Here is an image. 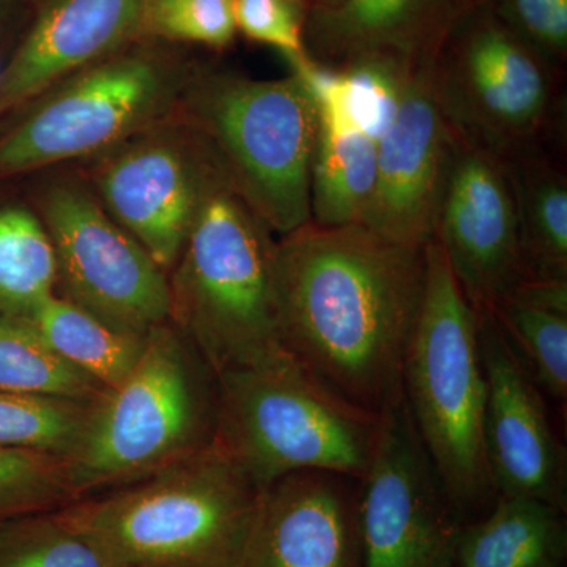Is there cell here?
Masks as SVG:
<instances>
[{
    "label": "cell",
    "mask_w": 567,
    "mask_h": 567,
    "mask_svg": "<svg viewBox=\"0 0 567 567\" xmlns=\"http://www.w3.org/2000/svg\"><path fill=\"white\" fill-rule=\"evenodd\" d=\"M425 275V246L393 244L361 224H305L276 244L282 349L331 393L382 415L402 398Z\"/></svg>",
    "instance_id": "1"
},
{
    "label": "cell",
    "mask_w": 567,
    "mask_h": 567,
    "mask_svg": "<svg viewBox=\"0 0 567 567\" xmlns=\"http://www.w3.org/2000/svg\"><path fill=\"white\" fill-rule=\"evenodd\" d=\"M262 488L218 443L59 513L117 567H244Z\"/></svg>",
    "instance_id": "2"
},
{
    "label": "cell",
    "mask_w": 567,
    "mask_h": 567,
    "mask_svg": "<svg viewBox=\"0 0 567 567\" xmlns=\"http://www.w3.org/2000/svg\"><path fill=\"white\" fill-rule=\"evenodd\" d=\"M218 379L173 323L153 328L133 371L96 402L66 458L78 499L128 486L216 439Z\"/></svg>",
    "instance_id": "3"
},
{
    "label": "cell",
    "mask_w": 567,
    "mask_h": 567,
    "mask_svg": "<svg viewBox=\"0 0 567 567\" xmlns=\"http://www.w3.org/2000/svg\"><path fill=\"white\" fill-rule=\"evenodd\" d=\"M270 234L221 181L205 196L174 265L171 323L216 377L289 358L279 339Z\"/></svg>",
    "instance_id": "4"
},
{
    "label": "cell",
    "mask_w": 567,
    "mask_h": 567,
    "mask_svg": "<svg viewBox=\"0 0 567 567\" xmlns=\"http://www.w3.org/2000/svg\"><path fill=\"white\" fill-rule=\"evenodd\" d=\"M415 330L402 365V395L451 502L468 522L494 505L484 451L487 382L480 315L435 240Z\"/></svg>",
    "instance_id": "5"
},
{
    "label": "cell",
    "mask_w": 567,
    "mask_h": 567,
    "mask_svg": "<svg viewBox=\"0 0 567 567\" xmlns=\"http://www.w3.org/2000/svg\"><path fill=\"white\" fill-rule=\"evenodd\" d=\"M216 379V443L262 491L301 472L363 480L380 415L331 393L290 357Z\"/></svg>",
    "instance_id": "6"
},
{
    "label": "cell",
    "mask_w": 567,
    "mask_h": 567,
    "mask_svg": "<svg viewBox=\"0 0 567 567\" xmlns=\"http://www.w3.org/2000/svg\"><path fill=\"white\" fill-rule=\"evenodd\" d=\"M197 112L224 182L271 233L284 237L311 221L319 106L297 73L276 81L213 74Z\"/></svg>",
    "instance_id": "7"
},
{
    "label": "cell",
    "mask_w": 567,
    "mask_h": 567,
    "mask_svg": "<svg viewBox=\"0 0 567 567\" xmlns=\"http://www.w3.org/2000/svg\"><path fill=\"white\" fill-rule=\"evenodd\" d=\"M427 71L436 103L458 140L506 162L548 152L563 71L477 0L447 33Z\"/></svg>",
    "instance_id": "8"
},
{
    "label": "cell",
    "mask_w": 567,
    "mask_h": 567,
    "mask_svg": "<svg viewBox=\"0 0 567 567\" xmlns=\"http://www.w3.org/2000/svg\"><path fill=\"white\" fill-rule=\"evenodd\" d=\"M354 498L360 567H453L466 524L417 435L404 395L380 415Z\"/></svg>",
    "instance_id": "9"
},
{
    "label": "cell",
    "mask_w": 567,
    "mask_h": 567,
    "mask_svg": "<svg viewBox=\"0 0 567 567\" xmlns=\"http://www.w3.org/2000/svg\"><path fill=\"white\" fill-rule=\"evenodd\" d=\"M47 226L66 300L123 333L147 336L171 322L166 275L89 197L71 189L52 193Z\"/></svg>",
    "instance_id": "10"
},
{
    "label": "cell",
    "mask_w": 567,
    "mask_h": 567,
    "mask_svg": "<svg viewBox=\"0 0 567 567\" xmlns=\"http://www.w3.org/2000/svg\"><path fill=\"white\" fill-rule=\"evenodd\" d=\"M166 93V76L152 59L136 55L95 66L0 142V175L107 147L155 114Z\"/></svg>",
    "instance_id": "11"
},
{
    "label": "cell",
    "mask_w": 567,
    "mask_h": 567,
    "mask_svg": "<svg viewBox=\"0 0 567 567\" xmlns=\"http://www.w3.org/2000/svg\"><path fill=\"white\" fill-rule=\"evenodd\" d=\"M434 240L477 309L492 308L524 281L516 189L506 159L457 137Z\"/></svg>",
    "instance_id": "12"
},
{
    "label": "cell",
    "mask_w": 567,
    "mask_h": 567,
    "mask_svg": "<svg viewBox=\"0 0 567 567\" xmlns=\"http://www.w3.org/2000/svg\"><path fill=\"white\" fill-rule=\"evenodd\" d=\"M477 315L487 382L484 451L495 494L535 496L566 511V450L551 429L543 391L491 309Z\"/></svg>",
    "instance_id": "13"
},
{
    "label": "cell",
    "mask_w": 567,
    "mask_h": 567,
    "mask_svg": "<svg viewBox=\"0 0 567 567\" xmlns=\"http://www.w3.org/2000/svg\"><path fill=\"white\" fill-rule=\"evenodd\" d=\"M456 145L427 66H421L406 82L398 114L377 144L374 193L361 226L393 244H431Z\"/></svg>",
    "instance_id": "14"
},
{
    "label": "cell",
    "mask_w": 567,
    "mask_h": 567,
    "mask_svg": "<svg viewBox=\"0 0 567 567\" xmlns=\"http://www.w3.org/2000/svg\"><path fill=\"white\" fill-rule=\"evenodd\" d=\"M349 481L301 472L265 488L244 567H360Z\"/></svg>",
    "instance_id": "15"
},
{
    "label": "cell",
    "mask_w": 567,
    "mask_h": 567,
    "mask_svg": "<svg viewBox=\"0 0 567 567\" xmlns=\"http://www.w3.org/2000/svg\"><path fill=\"white\" fill-rule=\"evenodd\" d=\"M476 0H338L309 10L306 52L341 69L363 58H390L412 70L427 66L458 18Z\"/></svg>",
    "instance_id": "16"
},
{
    "label": "cell",
    "mask_w": 567,
    "mask_h": 567,
    "mask_svg": "<svg viewBox=\"0 0 567 567\" xmlns=\"http://www.w3.org/2000/svg\"><path fill=\"white\" fill-rule=\"evenodd\" d=\"M221 181H205L167 145H147L107 167L102 192L122 229L166 271L177 264L205 196Z\"/></svg>",
    "instance_id": "17"
},
{
    "label": "cell",
    "mask_w": 567,
    "mask_h": 567,
    "mask_svg": "<svg viewBox=\"0 0 567 567\" xmlns=\"http://www.w3.org/2000/svg\"><path fill=\"white\" fill-rule=\"evenodd\" d=\"M145 0H51L6 73L0 107L22 102L63 74L102 58L140 31Z\"/></svg>",
    "instance_id": "18"
},
{
    "label": "cell",
    "mask_w": 567,
    "mask_h": 567,
    "mask_svg": "<svg viewBox=\"0 0 567 567\" xmlns=\"http://www.w3.org/2000/svg\"><path fill=\"white\" fill-rule=\"evenodd\" d=\"M565 511L535 496H496L487 516L466 522L453 567H561Z\"/></svg>",
    "instance_id": "19"
},
{
    "label": "cell",
    "mask_w": 567,
    "mask_h": 567,
    "mask_svg": "<svg viewBox=\"0 0 567 567\" xmlns=\"http://www.w3.org/2000/svg\"><path fill=\"white\" fill-rule=\"evenodd\" d=\"M319 133L311 163V223L323 227L361 224L374 193L377 141L328 99L315 96Z\"/></svg>",
    "instance_id": "20"
},
{
    "label": "cell",
    "mask_w": 567,
    "mask_h": 567,
    "mask_svg": "<svg viewBox=\"0 0 567 567\" xmlns=\"http://www.w3.org/2000/svg\"><path fill=\"white\" fill-rule=\"evenodd\" d=\"M509 163L525 279L567 282V178L548 152Z\"/></svg>",
    "instance_id": "21"
},
{
    "label": "cell",
    "mask_w": 567,
    "mask_h": 567,
    "mask_svg": "<svg viewBox=\"0 0 567 567\" xmlns=\"http://www.w3.org/2000/svg\"><path fill=\"white\" fill-rule=\"evenodd\" d=\"M63 360L107 390L133 371L147 336L123 333L66 298L52 293L24 317Z\"/></svg>",
    "instance_id": "22"
},
{
    "label": "cell",
    "mask_w": 567,
    "mask_h": 567,
    "mask_svg": "<svg viewBox=\"0 0 567 567\" xmlns=\"http://www.w3.org/2000/svg\"><path fill=\"white\" fill-rule=\"evenodd\" d=\"M107 391L54 352L24 317L0 316V393L99 401Z\"/></svg>",
    "instance_id": "23"
},
{
    "label": "cell",
    "mask_w": 567,
    "mask_h": 567,
    "mask_svg": "<svg viewBox=\"0 0 567 567\" xmlns=\"http://www.w3.org/2000/svg\"><path fill=\"white\" fill-rule=\"evenodd\" d=\"M58 284L50 234L31 213L0 210V316L25 317Z\"/></svg>",
    "instance_id": "24"
},
{
    "label": "cell",
    "mask_w": 567,
    "mask_h": 567,
    "mask_svg": "<svg viewBox=\"0 0 567 567\" xmlns=\"http://www.w3.org/2000/svg\"><path fill=\"white\" fill-rule=\"evenodd\" d=\"M99 401L0 393V447L35 451L66 461L80 445Z\"/></svg>",
    "instance_id": "25"
},
{
    "label": "cell",
    "mask_w": 567,
    "mask_h": 567,
    "mask_svg": "<svg viewBox=\"0 0 567 567\" xmlns=\"http://www.w3.org/2000/svg\"><path fill=\"white\" fill-rule=\"evenodd\" d=\"M0 567H117L55 511L0 524Z\"/></svg>",
    "instance_id": "26"
},
{
    "label": "cell",
    "mask_w": 567,
    "mask_h": 567,
    "mask_svg": "<svg viewBox=\"0 0 567 567\" xmlns=\"http://www.w3.org/2000/svg\"><path fill=\"white\" fill-rule=\"evenodd\" d=\"M540 391L567 395V315L503 298L488 308Z\"/></svg>",
    "instance_id": "27"
},
{
    "label": "cell",
    "mask_w": 567,
    "mask_h": 567,
    "mask_svg": "<svg viewBox=\"0 0 567 567\" xmlns=\"http://www.w3.org/2000/svg\"><path fill=\"white\" fill-rule=\"evenodd\" d=\"M65 458L0 447V524L76 502Z\"/></svg>",
    "instance_id": "28"
},
{
    "label": "cell",
    "mask_w": 567,
    "mask_h": 567,
    "mask_svg": "<svg viewBox=\"0 0 567 567\" xmlns=\"http://www.w3.org/2000/svg\"><path fill=\"white\" fill-rule=\"evenodd\" d=\"M141 29L223 50L238 32L235 0H145Z\"/></svg>",
    "instance_id": "29"
},
{
    "label": "cell",
    "mask_w": 567,
    "mask_h": 567,
    "mask_svg": "<svg viewBox=\"0 0 567 567\" xmlns=\"http://www.w3.org/2000/svg\"><path fill=\"white\" fill-rule=\"evenodd\" d=\"M555 69L567 61V0H477Z\"/></svg>",
    "instance_id": "30"
},
{
    "label": "cell",
    "mask_w": 567,
    "mask_h": 567,
    "mask_svg": "<svg viewBox=\"0 0 567 567\" xmlns=\"http://www.w3.org/2000/svg\"><path fill=\"white\" fill-rule=\"evenodd\" d=\"M308 14L305 0H235L237 31L281 51L289 61L309 58L305 43Z\"/></svg>",
    "instance_id": "31"
},
{
    "label": "cell",
    "mask_w": 567,
    "mask_h": 567,
    "mask_svg": "<svg viewBox=\"0 0 567 567\" xmlns=\"http://www.w3.org/2000/svg\"><path fill=\"white\" fill-rule=\"evenodd\" d=\"M305 2L308 3L309 10H311L333 6L338 0H305Z\"/></svg>",
    "instance_id": "32"
}]
</instances>
